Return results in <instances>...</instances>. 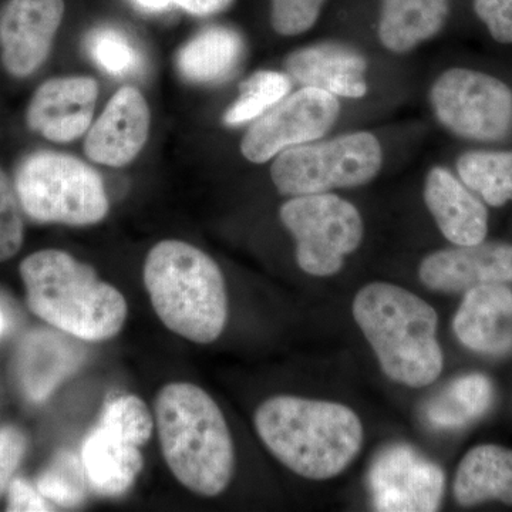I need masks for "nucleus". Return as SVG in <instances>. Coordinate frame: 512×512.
<instances>
[{"mask_svg":"<svg viewBox=\"0 0 512 512\" xmlns=\"http://www.w3.org/2000/svg\"><path fill=\"white\" fill-rule=\"evenodd\" d=\"M254 421L272 456L313 481L340 476L365 440L359 416L345 404L325 400L271 397L256 409Z\"/></svg>","mask_w":512,"mask_h":512,"instance_id":"nucleus-1","label":"nucleus"},{"mask_svg":"<svg viewBox=\"0 0 512 512\" xmlns=\"http://www.w3.org/2000/svg\"><path fill=\"white\" fill-rule=\"evenodd\" d=\"M154 420L165 463L178 483L202 497L227 490L235 470V447L220 406L192 383L164 386Z\"/></svg>","mask_w":512,"mask_h":512,"instance_id":"nucleus-2","label":"nucleus"},{"mask_svg":"<svg viewBox=\"0 0 512 512\" xmlns=\"http://www.w3.org/2000/svg\"><path fill=\"white\" fill-rule=\"evenodd\" d=\"M353 318L384 375L403 386H430L443 372L436 309L402 286L372 282L356 293Z\"/></svg>","mask_w":512,"mask_h":512,"instance_id":"nucleus-3","label":"nucleus"},{"mask_svg":"<svg viewBox=\"0 0 512 512\" xmlns=\"http://www.w3.org/2000/svg\"><path fill=\"white\" fill-rule=\"evenodd\" d=\"M19 272L30 311L59 332L84 342H103L123 329L126 298L100 281L92 266L67 252H35L23 259Z\"/></svg>","mask_w":512,"mask_h":512,"instance_id":"nucleus-4","label":"nucleus"},{"mask_svg":"<svg viewBox=\"0 0 512 512\" xmlns=\"http://www.w3.org/2000/svg\"><path fill=\"white\" fill-rule=\"evenodd\" d=\"M144 285L158 318L175 335L210 345L228 320V295L220 266L184 241L158 242L144 264Z\"/></svg>","mask_w":512,"mask_h":512,"instance_id":"nucleus-5","label":"nucleus"},{"mask_svg":"<svg viewBox=\"0 0 512 512\" xmlns=\"http://www.w3.org/2000/svg\"><path fill=\"white\" fill-rule=\"evenodd\" d=\"M15 190L23 212L39 224L86 227L109 214V198L96 170L79 158L37 151L20 161Z\"/></svg>","mask_w":512,"mask_h":512,"instance_id":"nucleus-6","label":"nucleus"},{"mask_svg":"<svg viewBox=\"0 0 512 512\" xmlns=\"http://www.w3.org/2000/svg\"><path fill=\"white\" fill-rule=\"evenodd\" d=\"M382 164L379 140L372 133L357 131L323 143L286 148L275 157L271 177L284 195L325 194L369 183Z\"/></svg>","mask_w":512,"mask_h":512,"instance_id":"nucleus-7","label":"nucleus"},{"mask_svg":"<svg viewBox=\"0 0 512 512\" xmlns=\"http://www.w3.org/2000/svg\"><path fill=\"white\" fill-rule=\"evenodd\" d=\"M279 215L295 238L299 268L318 278L338 274L365 234L355 205L329 192L293 197Z\"/></svg>","mask_w":512,"mask_h":512,"instance_id":"nucleus-8","label":"nucleus"},{"mask_svg":"<svg viewBox=\"0 0 512 512\" xmlns=\"http://www.w3.org/2000/svg\"><path fill=\"white\" fill-rule=\"evenodd\" d=\"M434 114L460 137L491 141L504 137L512 126V92L490 74L450 69L430 90Z\"/></svg>","mask_w":512,"mask_h":512,"instance_id":"nucleus-9","label":"nucleus"},{"mask_svg":"<svg viewBox=\"0 0 512 512\" xmlns=\"http://www.w3.org/2000/svg\"><path fill=\"white\" fill-rule=\"evenodd\" d=\"M339 113L336 96L315 87H303L256 119L242 138V156L251 163L262 164L286 148L312 143L328 133Z\"/></svg>","mask_w":512,"mask_h":512,"instance_id":"nucleus-10","label":"nucleus"},{"mask_svg":"<svg viewBox=\"0 0 512 512\" xmlns=\"http://www.w3.org/2000/svg\"><path fill=\"white\" fill-rule=\"evenodd\" d=\"M369 490L376 511H437L446 490V476L439 464L416 448L392 444L373 460Z\"/></svg>","mask_w":512,"mask_h":512,"instance_id":"nucleus-11","label":"nucleus"},{"mask_svg":"<svg viewBox=\"0 0 512 512\" xmlns=\"http://www.w3.org/2000/svg\"><path fill=\"white\" fill-rule=\"evenodd\" d=\"M64 0H6L0 6V59L10 76L37 72L52 50Z\"/></svg>","mask_w":512,"mask_h":512,"instance_id":"nucleus-12","label":"nucleus"},{"mask_svg":"<svg viewBox=\"0 0 512 512\" xmlns=\"http://www.w3.org/2000/svg\"><path fill=\"white\" fill-rule=\"evenodd\" d=\"M419 276L426 288L444 293L512 284V245L483 241L441 249L421 261Z\"/></svg>","mask_w":512,"mask_h":512,"instance_id":"nucleus-13","label":"nucleus"},{"mask_svg":"<svg viewBox=\"0 0 512 512\" xmlns=\"http://www.w3.org/2000/svg\"><path fill=\"white\" fill-rule=\"evenodd\" d=\"M99 86L92 77H57L37 87L26 123L30 130L53 143H70L92 124Z\"/></svg>","mask_w":512,"mask_h":512,"instance_id":"nucleus-14","label":"nucleus"},{"mask_svg":"<svg viewBox=\"0 0 512 512\" xmlns=\"http://www.w3.org/2000/svg\"><path fill=\"white\" fill-rule=\"evenodd\" d=\"M148 133L150 109L146 99L136 87L124 86L90 127L84 151L94 163L124 167L146 146Z\"/></svg>","mask_w":512,"mask_h":512,"instance_id":"nucleus-15","label":"nucleus"},{"mask_svg":"<svg viewBox=\"0 0 512 512\" xmlns=\"http://www.w3.org/2000/svg\"><path fill=\"white\" fill-rule=\"evenodd\" d=\"M457 339L473 352L504 356L512 352V291L484 285L464 292L453 319Z\"/></svg>","mask_w":512,"mask_h":512,"instance_id":"nucleus-16","label":"nucleus"},{"mask_svg":"<svg viewBox=\"0 0 512 512\" xmlns=\"http://www.w3.org/2000/svg\"><path fill=\"white\" fill-rule=\"evenodd\" d=\"M64 335L37 329L20 342L16 376L30 402L46 400L83 362V350Z\"/></svg>","mask_w":512,"mask_h":512,"instance_id":"nucleus-17","label":"nucleus"},{"mask_svg":"<svg viewBox=\"0 0 512 512\" xmlns=\"http://www.w3.org/2000/svg\"><path fill=\"white\" fill-rule=\"evenodd\" d=\"M285 70L303 87H315L333 96L360 99L367 93L365 57L339 43L296 50L286 57Z\"/></svg>","mask_w":512,"mask_h":512,"instance_id":"nucleus-18","label":"nucleus"},{"mask_svg":"<svg viewBox=\"0 0 512 512\" xmlns=\"http://www.w3.org/2000/svg\"><path fill=\"white\" fill-rule=\"evenodd\" d=\"M424 202L451 244L476 245L487 237V208L446 168L434 167L427 174Z\"/></svg>","mask_w":512,"mask_h":512,"instance_id":"nucleus-19","label":"nucleus"},{"mask_svg":"<svg viewBox=\"0 0 512 512\" xmlns=\"http://www.w3.org/2000/svg\"><path fill=\"white\" fill-rule=\"evenodd\" d=\"M80 457L90 488L103 497L126 494L144 466L140 447L101 426L86 437Z\"/></svg>","mask_w":512,"mask_h":512,"instance_id":"nucleus-20","label":"nucleus"},{"mask_svg":"<svg viewBox=\"0 0 512 512\" xmlns=\"http://www.w3.org/2000/svg\"><path fill=\"white\" fill-rule=\"evenodd\" d=\"M453 491L461 507L493 500L512 505V450L495 444L471 448L458 464Z\"/></svg>","mask_w":512,"mask_h":512,"instance_id":"nucleus-21","label":"nucleus"},{"mask_svg":"<svg viewBox=\"0 0 512 512\" xmlns=\"http://www.w3.org/2000/svg\"><path fill=\"white\" fill-rule=\"evenodd\" d=\"M244 53L245 43L237 30L212 26L181 47L178 72L188 82L222 83L237 73Z\"/></svg>","mask_w":512,"mask_h":512,"instance_id":"nucleus-22","label":"nucleus"},{"mask_svg":"<svg viewBox=\"0 0 512 512\" xmlns=\"http://www.w3.org/2000/svg\"><path fill=\"white\" fill-rule=\"evenodd\" d=\"M447 15L448 0H383L380 42L390 52H410L436 36Z\"/></svg>","mask_w":512,"mask_h":512,"instance_id":"nucleus-23","label":"nucleus"},{"mask_svg":"<svg viewBox=\"0 0 512 512\" xmlns=\"http://www.w3.org/2000/svg\"><path fill=\"white\" fill-rule=\"evenodd\" d=\"M493 402V382L481 373H468L451 380L431 397L424 414L434 429H463L483 417Z\"/></svg>","mask_w":512,"mask_h":512,"instance_id":"nucleus-24","label":"nucleus"},{"mask_svg":"<svg viewBox=\"0 0 512 512\" xmlns=\"http://www.w3.org/2000/svg\"><path fill=\"white\" fill-rule=\"evenodd\" d=\"M457 171L461 181L491 207L512 201V151L464 154L458 158Z\"/></svg>","mask_w":512,"mask_h":512,"instance_id":"nucleus-25","label":"nucleus"},{"mask_svg":"<svg viewBox=\"0 0 512 512\" xmlns=\"http://www.w3.org/2000/svg\"><path fill=\"white\" fill-rule=\"evenodd\" d=\"M36 487L57 507H79L86 500L90 488L82 457L73 451H59L37 477Z\"/></svg>","mask_w":512,"mask_h":512,"instance_id":"nucleus-26","label":"nucleus"},{"mask_svg":"<svg viewBox=\"0 0 512 512\" xmlns=\"http://www.w3.org/2000/svg\"><path fill=\"white\" fill-rule=\"evenodd\" d=\"M291 77L279 72H256L239 87L238 100L225 113L228 126L259 119L291 92Z\"/></svg>","mask_w":512,"mask_h":512,"instance_id":"nucleus-27","label":"nucleus"},{"mask_svg":"<svg viewBox=\"0 0 512 512\" xmlns=\"http://www.w3.org/2000/svg\"><path fill=\"white\" fill-rule=\"evenodd\" d=\"M154 424H156V420H154L153 414L140 397L123 394V396L114 397L113 400L106 403L103 413H101L99 426L111 431L128 443L141 447L151 439Z\"/></svg>","mask_w":512,"mask_h":512,"instance_id":"nucleus-28","label":"nucleus"},{"mask_svg":"<svg viewBox=\"0 0 512 512\" xmlns=\"http://www.w3.org/2000/svg\"><path fill=\"white\" fill-rule=\"evenodd\" d=\"M93 62L113 76H128L140 69L141 56L126 33L113 26H100L86 37Z\"/></svg>","mask_w":512,"mask_h":512,"instance_id":"nucleus-29","label":"nucleus"},{"mask_svg":"<svg viewBox=\"0 0 512 512\" xmlns=\"http://www.w3.org/2000/svg\"><path fill=\"white\" fill-rule=\"evenodd\" d=\"M22 207L8 175L0 168V262L13 258L23 245Z\"/></svg>","mask_w":512,"mask_h":512,"instance_id":"nucleus-30","label":"nucleus"},{"mask_svg":"<svg viewBox=\"0 0 512 512\" xmlns=\"http://www.w3.org/2000/svg\"><path fill=\"white\" fill-rule=\"evenodd\" d=\"M25 434L13 426L0 429V497L8 490L10 481L26 453Z\"/></svg>","mask_w":512,"mask_h":512,"instance_id":"nucleus-31","label":"nucleus"},{"mask_svg":"<svg viewBox=\"0 0 512 512\" xmlns=\"http://www.w3.org/2000/svg\"><path fill=\"white\" fill-rule=\"evenodd\" d=\"M474 10L497 42L512 43V0H474Z\"/></svg>","mask_w":512,"mask_h":512,"instance_id":"nucleus-32","label":"nucleus"},{"mask_svg":"<svg viewBox=\"0 0 512 512\" xmlns=\"http://www.w3.org/2000/svg\"><path fill=\"white\" fill-rule=\"evenodd\" d=\"M8 508L10 512H43L55 510L35 485L25 478L13 477L8 487Z\"/></svg>","mask_w":512,"mask_h":512,"instance_id":"nucleus-33","label":"nucleus"},{"mask_svg":"<svg viewBox=\"0 0 512 512\" xmlns=\"http://www.w3.org/2000/svg\"><path fill=\"white\" fill-rule=\"evenodd\" d=\"M234 0H174V5L181 6L195 16H210L228 9Z\"/></svg>","mask_w":512,"mask_h":512,"instance_id":"nucleus-34","label":"nucleus"},{"mask_svg":"<svg viewBox=\"0 0 512 512\" xmlns=\"http://www.w3.org/2000/svg\"><path fill=\"white\" fill-rule=\"evenodd\" d=\"M325 0H272L271 16L293 15V13L306 12L316 8H322Z\"/></svg>","mask_w":512,"mask_h":512,"instance_id":"nucleus-35","label":"nucleus"},{"mask_svg":"<svg viewBox=\"0 0 512 512\" xmlns=\"http://www.w3.org/2000/svg\"><path fill=\"white\" fill-rule=\"evenodd\" d=\"M134 3L148 12H160L174 5V0H134Z\"/></svg>","mask_w":512,"mask_h":512,"instance_id":"nucleus-36","label":"nucleus"},{"mask_svg":"<svg viewBox=\"0 0 512 512\" xmlns=\"http://www.w3.org/2000/svg\"><path fill=\"white\" fill-rule=\"evenodd\" d=\"M8 328V316H6L5 311H3L2 306H0V339H2L3 336L6 335V332H8Z\"/></svg>","mask_w":512,"mask_h":512,"instance_id":"nucleus-37","label":"nucleus"}]
</instances>
